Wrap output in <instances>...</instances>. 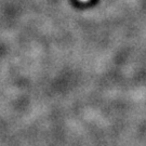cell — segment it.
<instances>
[{"mask_svg":"<svg viewBox=\"0 0 146 146\" xmlns=\"http://www.w3.org/2000/svg\"><path fill=\"white\" fill-rule=\"evenodd\" d=\"M79 1H81V2H88L89 0H79Z\"/></svg>","mask_w":146,"mask_h":146,"instance_id":"obj_1","label":"cell"}]
</instances>
